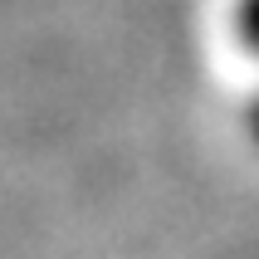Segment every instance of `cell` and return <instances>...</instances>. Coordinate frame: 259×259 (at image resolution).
Listing matches in <instances>:
<instances>
[{
	"instance_id": "6da1fadb",
	"label": "cell",
	"mask_w": 259,
	"mask_h": 259,
	"mask_svg": "<svg viewBox=\"0 0 259 259\" xmlns=\"http://www.w3.org/2000/svg\"><path fill=\"white\" fill-rule=\"evenodd\" d=\"M230 29L249 54H259V0H235L230 10Z\"/></svg>"
},
{
	"instance_id": "7a4b0ae2",
	"label": "cell",
	"mask_w": 259,
	"mask_h": 259,
	"mask_svg": "<svg viewBox=\"0 0 259 259\" xmlns=\"http://www.w3.org/2000/svg\"><path fill=\"white\" fill-rule=\"evenodd\" d=\"M245 122H249V137H254V147H259V93H254V103H249V117H245Z\"/></svg>"
}]
</instances>
